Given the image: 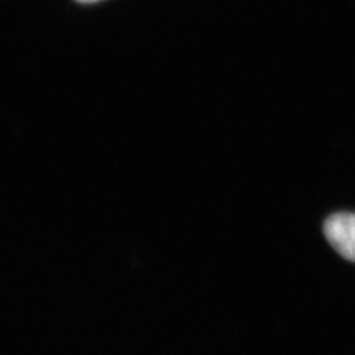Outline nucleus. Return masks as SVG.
Segmentation results:
<instances>
[{"label": "nucleus", "mask_w": 355, "mask_h": 355, "mask_svg": "<svg viewBox=\"0 0 355 355\" xmlns=\"http://www.w3.org/2000/svg\"><path fill=\"white\" fill-rule=\"evenodd\" d=\"M324 236L342 258L355 262V214H335L324 222Z\"/></svg>", "instance_id": "obj_1"}, {"label": "nucleus", "mask_w": 355, "mask_h": 355, "mask_svg": "<svg viewBox=\"0 0 355 355\" xmlns=\"http://www.w3.org/2000/svg\"><path fill=\"white\" fill-rule=\"evenodd\" d=\"M77 2H82V3H95V2H99V0H77Z\"/></svg>", "instance_id": "obj_2"}]
</instances>
